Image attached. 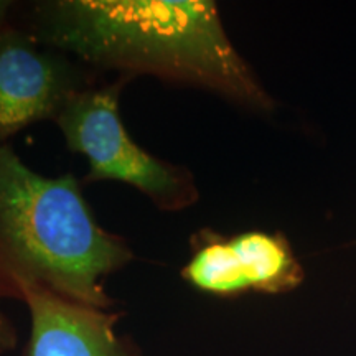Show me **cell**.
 Listing matches in <instances>:
<instances>
[{
	"instance_id": "obj_6",
	"label": "cell",
	"mask_w": 356,
	"mask_h": 356,
	"mask_svg": "<svg viewBox=\"0 0 356 356\" xmlns=\"http://www.w3.org/2000/svg\"><path fill=\"white\" fill-rule=\"evenodd\" d=\"M73 95L65 73L17 30H0V145L32 122L60 113Z\"/></svg>"
},
{
	"instance_id": "obj_1",
	"label": "cell",
	"mask_w": 356,
	"mask_h": 356,
	"mask_svg": "<svg viewBox=\"0 0 356 356\" xmlns=\"http://www.w3.org/2000/svg\"><path fill=\"white\" fill-rule=\"evenodd\" d=\"M40 32L89 63L159 74L215 89L244 104L269 106L213 2H53L40 8Z\"/></svg>"
},
{
	"instance_id": "obj_2",
	"label": "cell",
	"mask_w": 356,
	"mask_h": 356,
	"mask_svg": "<svg viewBox=\"0 0 356 356\" xmlns=\"http://www.w3.org/2000/svg\"><path fill=\"white\" fill-rule=\"evenodd\" d=\"M129 259L124 243L96 225L73 177L38 175L0 145V289L37 284L104 310L102 279Z\"/></svg>"
},
{
	"instance_id": "obj_7",
	"label": "cell",
	"mask_w": 356,
	"mask_h": 356,
	"mask_svg": "<svg viewBox=\"0 0 356 356\" xmlns=\"http://www.w3.org/2000/svg\"><path fill=\"white\" fill-rule=\"evenodd\" d=\"M17 335L13 330L12 323L0 314V353L2 351H10L15 348Z\"/></svg>"
},
{
	"instance_id": "obj_5",
	"label": "cell",
	"mask_w": 356,
	"mask_h": 356,
	"mask_svg": "<svg viewBox=\"0 0 356 356\" xmlns=\"http://www.w3.org/2000/svg\"><path fill=\"white\" fill-rule=\"evenodd\" d=\"M12 296L25 300L32 317L25 356H136L115 333L118 315L63 299L37 284H20Z\"/></svg>"
},
{
	"instance_id": "obj_3",
	"label": "cell",
	"mask_w": 356,
	"mask_h": 356,
	"mask_svg": "<svg viewBox=\"0 0 356 356\" xmlns=\"http://www.w3.org/2000/svg\"><path fill=\"white\" fill-rule=\"evenodd\" d=\"M56 119L70 149L88 157L89 180L124 181L165 208L184 207L193 198L195 190L181 170L147 154L126 132L118 89L73 92Z\"/></svg>"
},
{
	"instance_id": "obj_4",
	"label": "cell",
	"mask_w": 356,
	"mask_h": 356,
	"mask_svg": "<svg viewBox=\"0 0 356 356\" xmlns=\"http://www.w3.org/2000/svg\"><path fill=\"white\" fill-rule=\"evenodd\" d=\"M181 274L193 287L215 296L287 292L304 279L287 241L262 231L204 241Z\"/></svg>"
},
{
	"instance_id": "obj_8",
	"label": "cell",
	"mask_w": 356,
	"mask_h": 356,
	"mask_svg": "<svg viewBox=\"0 0 356 356\" xmlns=\"http://www.w3.org/2000/svg\"><path fill=\"white\" fill-rule=\"evenodd\" d=\"M7 6H8V3L0 2V30L3 29V26H2V20H3V15H6V12H7Z\"/></svg>"
}]
</instances>
